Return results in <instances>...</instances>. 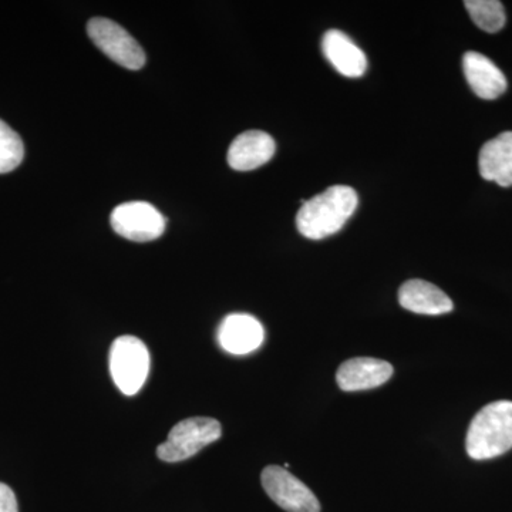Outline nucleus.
I'll return each mask as SVG.
<instances>
[{
  "label": "nucleus",
  "mask_w": 512,
  "mask_h": 512,
  "mask_svg": "<svg viewBox=\"0 0 512 512\" xmlns=\"http://www.w3.org/2000/svg\"><path fill=\"white\" fill-rule=\"evenodd\" d=\"M275 140L265 131L249 130L239 134L228 150V164L237 171H252L271 161Z\"/></svg>",
  "instance_id": "nucleus-10"
},
{
  "label": "nucleus",
  "mask_w": 512,
  "mask_h": 512,
  "mask_svg": "<svg viewBox=\"0 0 512 512\" xmlns=\"http://www.w3.org/2000/svg\"><path fill=\"white\" fill-rule=\"evenodd\" d=\"M265 493L275 504L288 512H320L316 495L308 485L293 476L284 467L268 466L262 471Z\"/></svg>",
  "instance_id": "nucleus-6"
},
{
  "label": "nucleus",
  "mask_w": 512,
  "mask_h": 512,
  "mask_svg": "<svg viewBox=\"0 0 512 512\" xmlns=\"http://www.w3.org/2000/svg\"><path fill=\"white\" fill-rule=\"evenodd\" d=\"M0 512H19L15 493L3 483H0Z\"/></svg>",
  "instance_id": "nucleus-17"
},
{
  "label": "nucleus",
  "mask_w": 512,
  "mask_h": 512,
  "mask_svg": "<svg viewBox=\"0 0 512 512\" xmlns=\"http://www.w3.org/2000/svg\"><path fill=\"white\" fill-rule=\"evenodd\" d=\"M265 339L262 323L247 313H232L222 320L218 329V343L231 355H248L261 348Z\"/></svg>",
  "instance_id": "nucleus-8"
},
{
  "label": "nucleus",
  "mask_w": 512,
  "mask_h": 512,
  "mask_svg": "<svg viewBox=\"0 0 512 512\" xmlns=\"http://www.w3.org/2000/svg\"><path fill=\"white\" fill-rule=\"evenodd\" d=\"M466 448L473 460L500 457L512 448V402L487 404L468 427Z\"/></svg>",
  "instance_id": "nucleus-2"
},
{
  "label": "nucleus",
  "mask_w": 512,
  "mask_h": 512,
  "mask_svg": "<svg viewBox=\"0 0 512 512\" xmlns=\"http://www.w3.org/2000/svg\"><path fill=\"white\" fill-rule=\"evenodd\" d=\"M399 302L407 311L419 315H444L454 308L453 301L439 286L423 279H412L403 284L399 291Z\"/></svg>",
  "instance_id": "nucleus-13"
},
{
  "label": "nucleus",
  "mask_w": 512,
  "mask_h": 512,
  "mask_svg": "<svg viewBox=\"0 0 512 512\" xmlns=\"http://www.w3.org/2000/svg\"><path fill=\"white\" fill-rule=\"evenodd\" d=\"M393 376V366L373 357L346 360L336 373V382L343 392H360L382 386Z\"/></svg>",
  "instance_id": "nucleus-9"
},
{
  "label": "nucleus",
  "mask_w": 512,
  "mask_h": 512,
  "mask_svg": "<svg viewBox=\"0 0 512 512\" xmlns=\"http://www.w3.org/2000/svg\"><path fill=\"white\" fill-rule=\"evenodd\" d=\"M109 365L111 377L126 396H134L146 383L150 372V352L136 336H120L111 345Z\"/></svg>",
  "instance_id": "nucleus-3"
},
{
  "label": "nucleus",
  "mask_w": 512,
  "mask_h": 512,
  "mask_svg": "<svg viewBox=\"0 0 512 512\" xmlns=\"http://www.w3.org/2000/svg\"><path fill=\"white\" fill-rule=\"evenodd\" d=\"M111 227L130 241L150 242L163 235L165 218L148 202H126L111 212Z\"/></svg>",
  "instance_id": "nucleus-7"
},
{
  "label": "nucleus",
  "mask_w": 512,
  "mask_h": 512,
  "mask_svg": "<svg viewBox=\"0 0 512 512\" xmlns=\"http://www.w3.org/2000/svg\"><path fill=\"white\" fill-rule=\"evenodd\" d=\"M25 157L22 138L5 121L0 120V174L18 168Z\"/></svg>",
  "instance_id": "nucleus-16"
},
{
  "label": "nucleus",
  "mask_w": 512,
  "mask_h": 512,
  "mask_svg": "<svg viewBox=\"0 0 512 512\" xmlns=\"http://www.w3.org/2000/svg\"><path fill=\"white\" fill-rule=\"evenodd\" d=\"M463 70L471 90L481 99H498L507 90L504 73L481 53L467 52L463 57Z\"/></svg>",
  "instance_id": "nucleus-12"
},
{
  "label": "nucleus",
  "mask_w": 512,
  "mask_h": 512,
  "mask_svg": "<svg viewBox=\"0 0 512 512\" xmlns=\"http://www.w3.org/2000/svg\"><path fill=\"white\" fill-rule=\"evenodd\" d=\"M322 50L328 62L342 76L362 77L367 70L365 52L346 33L330 29L322 39Z\"/></svg>",
  "instance_id": "nucleus-11"
},
{
  "label": "nucleus",
  "mask_w": 512,
  "mask_h": 512,
  "mask_svg": "<svg viewBox=\"0 0 512 512\" xmlns=\"http://www.w3.org/2000/svg\"><path fill=\"white\" fill-rule=\"evenodd\" d=\"M478 167L484 180L501 187L512 185V131H505L487 141L480 151Z\"/></svg>",
  "instance_id": "nucleus-14"
},
{
  "label": "nucleus",
  "mask_w": 512,
  "mask_h": 512,
  "mask_svg": "<svg viewBox=\"0 0 512 512\" xmlns=\"http://www.w3.org/2000/svg\"><path fill=\"white\" fill-rule=\"evenodd\" d=\"M222 434L221 423L211 417H191L175 424L167 440L157 448V457L165 463H178L200 453Z\"/></svg>",
  "instance_id": "nucleus-4"
},
{
  "label": "nucleus",
  "mask_w": 512,
  "mask_h": 512,
  "mask_svg": "<svg viewBox=\"0 0 512 512\" xmlns=\"http://www.w3.org/2000/svg\"><path fill=\"white\" fill-rule=\"evenodd\" d=\"M87 33L94 45L113 62L128 70H140L146 64V53L136 39L113 20L94 18L87 23Z\"/></svg>",
  "instance_id": "nucleus-5"
},
{
  "label": "nucleus",
  "mask_w": 512,
  "mask_h": 512,
  "mask_svg": "<svg viewBox=\"0 0 512 512\" xmlns=\"http://www.w3.org/2000/svg\"><path fill=\"white\" fill-rule=\"evenodd\" d=\"M464 6L473 22L484 32H500L507 22L503 3L498 0H467Z\"/></svg>",
  "instance_id": "nucleus-15"
},
{
  "label": "nucleus",
  "mask_w": 512,
  "mask_h": 512,
  "mask_svg": "<svg viewBox=\"0 0 512 512\" xmlns=\"http://www.w3.org/2000/svg\"><path fill=\"white\" fill-rule=\"evenodd\" d=\"M359 198L348 185H333L322 194L302 201L296 215V227L303 237L318 241L336 234L355 214Z\"/></svg>",
  "instance_id": "nucleus-1"
}]
</instances>
